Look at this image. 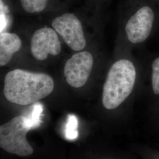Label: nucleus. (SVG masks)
<instances>
[{
	"instance_id": "nucleus-1",
	"label": "nucleus",
	"mask_w": 159,
	"mask_h": 159,
	"mask_svg": "<svg viewBox=\"0 0 159 159\" xmlns=\"http://www.w3.org/2000/svg\"><path fill=\"white\" fill-rule=\"evenodd\" d=\"M54 89V80L48 74L17 68L6 74L3 93L8 102L27 106L48 96Z\"/></svg>"
},
{
	"instance_id": "nucleus-2",
	"label": "nucleus",
	"mask_w": 159,
	"mask_h": 159,
	"mask_svg": "<svg viewBox=\"0 0 159 159\" xmlns=\"http://www.w3.org/2000/svg\"><path fill=\"white\" fill-rule=\"evenodd\" d=\"M136 77V69L130 61L122 59L114 63L103 85V106L107 110L118 107L130 94Z\"/></svg>"
},
{
	"instance_id": "nucleus-3",
	"label": "nucleus",
	"mask_w": 159,
	"mask_h": 159,
	"mask_svg": "<svg viewBox=\"0 0 159 159\" xmlns=\"http://www.w3.org/2000/svg\"><path fill=\"white\" fill-rule=\"evenodd\" d=\"M34 128L29 117L19 116L0 126V146L10 153L29 156L34 152L27 140V133Z\"/></svg>"
},
{
	"instance_id": "nucleus-4",
	"label": "nucleus",
	"mask_w": 159,
	"mask_h": 159,
	"mask_svg": "<svg viewBox=\"0 0 159 159\" xmlns=\"http://www.w3.org/2000/svg\"><path fill=\"white\" fill-rule=\"evenodd\" d=\"M51 25L71 50L79 51L85 48L87 42L82 24L73 12H64L55 17Z\"/></svg>"
},
{
	"instance_id": "nucleus-5",
	"label": "nucleus",
	"mask_w": 159,
	"mask_h": 159,
	"mask_svg": "<svg viewBox=\"0 0 159 159\" xmlns=\"http://www.w3.org/2000/svg\"><path fill=\"white\" fill-rule=\"evenodd\" d=\"M94 60L89 51H81L67 60L64 67V75L69 85L80 88L85 85L90 77Z\"/></svg>"
},
{
	"instance_id": "nucleus-6",
	"label": "nucleus",
	"mask_w": 159,
	"mask_h": 159,
	"mask_svg": "<svg viewBox=\"0 0 159 159\" xmlns=\"http://www.w3.org/2000/svg\"><path fill=\"white\" fill-rule=\"evenodd\" d=\"M61 50V42L54 29L42 27L33 34L30 41V51L36 60L44 61L49 55H58Z\"/></svg>"
},
{
	"instance_id": "nucleus-7",
	"label": "nucleus",
	"mask_w": 159,
	"mask_h": 159,
	"mask_svg": "<svg viewBox=\"0 0 159 159\" xmlns=\"http://www.w3.org/2000/svg\"><path fill=\"white\" fill-rule=\"evenodd\" d=\"M153 21V12L149 7L145 6L139 9L125 25L128 40L134 44L144 41L151 33Z\"/></svg>"
},
{
	"instance_id": "nucleus-8",
	"label": "nucleus",
	"mask_w": 159,
	"mask_h": 159,
	"mask_svg": "<svg viewBox=\"0 0 159 159\" xmlns=\"http://www.w3.org/2000/svg\"><path fill=\"white\" fill-rule=\"evenodd\" d=\"M22 41L18 35L8 32L0 35V66H4L11 61L14 54L19 51Z\"/></svg>"
},
{
	"instance_id": "nucleus-9",
	"label": "nucleus",
	"mask_w": 159,
	"mask_h": 159,
	"mask_svg": "<svg viewBox=\"0 0 159 159\" xmlns=\"http://www.w3.org/2000/svg\"><path fill=\"white\" fill-rule=\"evenodd\" d=\"M52 0H18L24 11L30 14H40L45 11L51 5Z\"/></svg>"
},
{
	"instance_id": "nucleus-10",
	"label": "nucleus",
	"mask_w": 159,
	"mask_h": 159,
	"mask_svg": "<svg viewBox=\"0 0 159 159\" xmlns=\"http://www.w3.org/2000/svg\"><path fill=\"white\" fill-rule=\"evenodd\" d=\"M77 128L78 121L77 118L74 116H70L65 130V136L67 140H74L77 138L79 135Z\"/></svg>"
},
{
	"instance_id": "nucleus-11",
	"label": "nucleus",
	"mask_w": 159,
	"mask_h": 159,
	"mask_svg": "<svg viewBox=\"0 0 159 159\" xmlns=\"http://www.w3.org/2000/svg\"><path fill=\"white\" fill-rule=\"evenodd\" d=\"M152 87L154 93L159 94V58L152 64Z\"/></svg>"
},
{
	"instance_id": "nucleus-12",
	"label": "nucleus",
	"mask_w": 159,
	"mask_h": 159,
	"mask_svg": "<svg viewBox=\"0 0 159 159\" xmlns=\"http://www.w3.org/2000/svg\"><path fill=\"white\" fill-rule=\"evenodd\" d=\"M42 113V107L40 106H36L34 108V110L32 113L31 116L29 117L34 124V128H37L40 125V115Z\"/></svg>"
}]
</instances>
